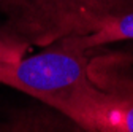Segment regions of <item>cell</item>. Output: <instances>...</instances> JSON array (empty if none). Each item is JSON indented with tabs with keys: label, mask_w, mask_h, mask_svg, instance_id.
Returning <instances> with one entry per match:
<instances>
[{
	"label": "cell",
	"mask_w": 133,
	"mask_h": 132,
	"mask_svg": "<svg viewBox=\"0 0 133 132\" xmlns=\"http://www.w3.org/2000/svg\"><path fill=\"white\" fill-rule=\"evenodd\" d=\"M133 11V0H0V30L29 46L94 34Z\"/></svg>",
	"instance_id": "obj_1"
},
{
	"label": "cell",
	"mask_w": 133,
	"mask_h": 132,
	"mask_svg": "<svg viewBox=\"0 0 133 132\" xmlns=\"http://www.w3.org/2000/svg\"><path fill=\"white\" fill-rule=\"evenodd\" d=\"M90 83L62 108V115L92 132H133V53L90 54Z\"/></svg>",
	"instance_id": "obj_2"
},
{
	"label": "cell",
	"mask_w": 133,
	"mask_h": 132,
	"mask_svg": "<svg viewBox=\"0 0 133 132\" xmlns=\"http://www.w3.org/2000/svg\"><path fill=\"white\" fill-rule=\"evenodd\" d=\"M90 53L75 46L70 38H62L33 56L0 62V83L62 111L90 83L87 76Z\"/></svg>",
	"instance_id": "obj_3"
},
{
	"label": "cell",
	"mask_w": 133,
	"mask_h": 132,
	"mask_svg": "<svg viewBox=\"0 0 133 132\" xmlns=\"http://www.w3.org/2000/svg\"><path fill=\"white\" fill-rule=\"evenodd\" d=\"M122 40H133V11H128L111 19L102 29L95 30L94 34L70 38V41L75 46L86 49V51H94V49L103 48L105 45Z\"/></svg>",
	"instance_id": "obj_4"
},
{
	"label": "cell",
	"mask_w": 133,
	"mask_h": 132,
	"mask_svg": "<svg viewBox=\"0 0 133 132\" xmlns=\"http://www.w3.org/2000/svg\"><path fill=\"white\" fill-rule=\"evenodd\" d=\"M29 45L16 38L8 37L0 30V62H14L25 56L29 51Z\"/></svg>",
	"instance_id": "obj_5"
}]
</instances>
